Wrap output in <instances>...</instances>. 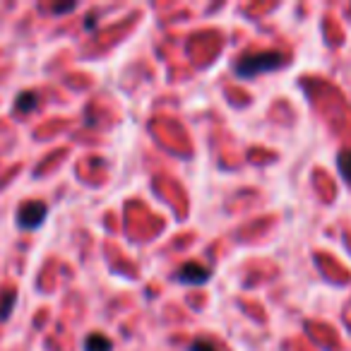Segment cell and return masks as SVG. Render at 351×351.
<instances>
[{"label": "cell", "mask_w": 351, "mask_h": 351, "mask_svg": "<svg viewBox=\"0 0 351 351\" xmlns=\"http://www.w3.org/2000/svg\"><path fill=\"white\" fill-rule=\"evenodd\" d=\"M84 351H113V341L101 332H94L84 339Z\"/></svg>", "instance_id": "obj_4"}, {"label": "cell", "mask_w": 351, "mask_h": 351, "mask_svg": "<svg viewBox=\"0 0 351 351\" xmlns=\"http://www.w3.org/2000/svg\"><path fill=\"white\" fill-rule=\"evenodd\" d=\"M287 65V56L277 53V51H269V53H253V56H243V58L236 60L234 73L239 77L253 80L263 73H272V70H279Z\"/></svg>", "instance_id": "obj_1"}, {"label": "cell", "mask_w": 351, "mask_h": 351, "mask_svg": "<svg viewBox=\"0 0 351 351\" xmlns=\"http://www.w3.org/2000/svg\"><path fill=\"white\" fill-rule=\"evenodd\" d=\"M34 106H36V94H32V92H25L22 97H17V101H15V111H20V113H29Z\"/></svg>", "instance_id": "obj_6"}, {"label": "cell", "mask_w": 351, "mask_h": 351, "mask_svg": "<svg viewBox=\"0 0 351 351\" xmlns=\"http://www.w3.org/2000/svg\"><path fill=\"white\" fill-rule=\"evenodd\" d=\"M337 166H339L341 176H344V181L351 186V152H341L339 159H337Z\"/></svg>", "instance_id": "obj_7"}, {"label": "cell", "mask_w": 351, "mask_h": 351, "mask_svg": "<svg viewBox=\"0 0 351 351\" xmlns=\"http://www.w3.org/2000/svg\"><path fill=\"white\" fill-rule=\"evenodd\" d=\"M191 351H219V346H217L212 339H205V337H200V339H195L191 344Z\"/></svg>", "instance_id": "obj_8"}, {"label": "cell", "mask_w": 351, "mask_h": 351, "mask_svg": "<svg viewBox=\"0 0 351 351\" xmlns=\"http://www.w3.org/2000/svg\"><path fill=\"white\" fill-rule=\"evenodd\" d=\"M75 10V3H65V5H53V12H58V15H63V12H70Z\"/></svg>", "instance_id": "obj_9"}, {"label": "cell", "mask_w": 351, "mask_h": 351, "mask_svg": "<svg viewBox=\"0 0 351 351\" xmlns=\"http://www.w3.org/2000/svg\"><path fill=\"white\" fill-rule=\"evenodd\" d=\"M49 217V207L46 202L41 200H32V202H25L17 212V226L25 231H32V229H39L41 224L46 221Z\"/></svg>", "instance_id": "obj_2"}, {"label": "cell", "mask_w": 351, "mask_h": 351, "mask_svg": "<svg viewBox=\"0 0 351 351\" xmlns=\"http://www.w3.org/2000/svg\"><path fill=\"white\" fill-rule=\"evenodd\" d=\"M212 277V269L202 267V265L197 263H188L183 265L178 272L173 274V279L178 284H188V287H202V284H207Z\"/></svg>", "instance_id": "obj_3"}, {"label": "cell", "mask_w": 351, "mask_h": 351, "mask_svg": "<svg viewBox=\"0 0 351 351\" xmlns=\"http://www.w3.org/2000/svg\"><path fill=\"white\" fill-rule=\"evenodd\" d=\"M17 303V291H5L0 298V320H8L12 315V308Z\"/></svg>", "instance_id": "obj_5"}]
</instances>
